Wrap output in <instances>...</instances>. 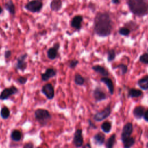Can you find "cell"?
Masks as SVG:
<instances>
[{"mask_svg":"<svg viewBox=\"0 0 148 148\" xmlns=\"http://www.w3.org/2000/svg\"><path fill=\"white\" fill-rule=\"evenodd\" d=\"M112 29V21L107 13L98 12L94 21V30L95 34L101 37H106L110 35Z\"/></svg>","mask_w":148,"mask_h":148,"instance_id":"1","label":"cell"},{"mask_svg":"<svg viewBox=\"0 0 148 148\" xmlns=\"http://www.w3.org/2000/svg\"><path fill=\"white\" fill-rule=\"evenodd\" d=\"M130 10L137 16H143L148 12V3L146 0H128Z\"/></svg>","mask_w":148,"mask_h":148,"instance_id":"2","label":"cell"},{"mask_svg":"<svg viewBox=\"0 0 148 148\" xmlns=\"http://www.w3.org/2000/svg\"><path fill=\"white\" fill-rule=\"evenodd\" d=\"M34 117L37 121L42 125H45L51 119L50 112L45 109H38L34 112Z\"/></svg>","mask_w":148,"mask_h":148,"instance_id":"3","label":"cell"},{"mask_svg":"<svg viewBox=\"0 0 148 148\" xmlns=\"http://www.w3.org/2000/svg\"><path fill=\"white\" fill-rule=\"evenodd\" d=\"M43 6L41 0H32L25 5V9L32 13H38L40 11Z\"/></svg>","mask_w":148,"mask_h":148,"instance_id":"4","label":"cell"},{"mask_svg":"<svg viewBox=\"0 0 148 148\" xmlns=\"http://www.w3.org/2000/svg\"><path fill=\"white\" fill-rule=\"evenodd\" d=\"M111 113L110 105H108L104 109L100 112H97L93 117V119L96 121H101L108 117Z\"/></svg>","mask_w":148,"mask_h":148,"instance_id":"5","label":"cell"},{"mask_svg":"<svg viewBox=\"0 0 148 148\" xmlns=\"http://www.w3.org/2000/svg\"><path fill=\"white\" fill-rule=\"evenodd\" d=\"M18 88L14 86H12L9 87L4 88L0 94V100H6L9 98V97L13 95H14L18 93Z\"/></svg>","mask_w":148,"mask_h":148,"instance_id":"6","label":"cell"},{"mask_svg":"<svg viewBox=\"0 0 148 148\" xmlns=\"http://www.w3.org/2000/svg\"><path fill=\"white\" fill-rule=\"evenodd\" d=\"M41 91L48 99H52L55 95L54 88L51 83H46L42 86Z\"/></svg>","mask_w":148,"mask_h":148,"instance_id":"7","label":"cell"},{"mask_svg":"<svg viewBox=\"0 0 148 148\" xmlns=\"http://www.w3.org/2000/svg\"><path fill=\"white\" fill-rule=\"evenodd\" d=\"M27 56H28V54L27 53H24L20 55L17 58V63L16 64V69L24 72L27 69V63L25 60L27 58Z\"/></svg>","mask_w":148,"mask_h":148,"instance_id":"8","label":"cell"},{"mask_svg":"<svg viewBox=\"0 0 148 148\" xmlns=\"http://www.w3.org/2000/svg\"><path fill=\"white\" fill-rule=\"evenodd\" d=\"M133 132V125L131 123L128 122L126 123L123 128L122 132L121 134V141H124L127 138L131 136V134Z\"/></svg>","mask_w":148,"mask_h":148,"instance_id":"9","label":"cell"},{"mask_svg":"<svg viewBox=\"0 0 148 148\" xmlns=\"http://www.w3.org/2000/svg\"><path fill=\"white\" fill-rule=\"evenodd\" d=\"M72 142L76 147H80L83 146V137L82 129H77L74 132Z\"/></svg>","mask_w":148,"mask_h":148,"instance_id":"10","label":"cell"},{"mask_svg":"<svg viewBox=\"0 0 148 148\" xmlns=\"http://www.w3.org/2000/svg\"><path fill=\"white\" fill-rule=\"evenodd\" d=\"M60 49V43L56 42L53 45L52 47L49 48L47 51V56L49 59L53 60L58 56V51Z\"/></svg>","mask_w":148,"mask_h":148,"instance_id":"11","label":"cell"},{"mask_svg":"<svg viewBox=\"0 0 148 148\" xmlns=\"http://www.w3.org/2000/svg\"><path fill=\"white\" fill-rule=\"evenodd\" d=\"M92 95L97 102L105 100L107 98L106 94L99 87H97L92 92Z\"/></svg>","mask_w":148,"mask_h":148,"instance_id":"12","label":"cell"},{"mask_svg":"<svg viewBox=\"0 0 148 148\" xmlns=\"http://www.w3.org/2000/svg\"><path fill=\"white\" fill-rule=\"evenodd\" d=\"M57 75V71L53 68H48L44 73L41 74V79L42 81L46 82L50 78L53 77Z\"/></svg>","mask_w":148,"mask_h":148,"instance_id":"13","label":"cell"},{"mask_svg":"<svg viewBox=\"0 0 148 148\" xmlns=\"http://www.w3.org/2000/svg\"><path fill=\"white\" fill-rule=\"evenodd\" d=\"M82 21L83 16L81 15H76L72 18L71 21V26L76 30H80L82 27Z\"/></svg>","mask_w":148,"mask_h":148,"instance_id":"14","label":"cell"},{"mask_svg":"<svg viewBox=\"0 0 148 148\" xmlns=\"http://www.w3.org/2000/svg\"><path fill=\"white\" fill-rule=\"evenodd\" d=\"M105 140V135L102 132H98L93 136V141L95 145H102Z\"/></svg>","mask_w":148,"mask_h":148,"instance_id":"15","label":"cell"},{"mask_svg":"<svg viewBox=\"0 0 148 148\" xmlns=\"http://www.w3.org/2000/svg\"><path fill=\"white\" fill-rule=\"evenodd\" d=\"M101 82H103L107 87L109 90V93L110 94H113L114 92V86L113 82L111 79L108 77H103L101 79Z\"/></svg>","mask_w":148,"mask_h":148,"instance_id":"16","label":"cell"},{"mask_svg":"<svg viewBox=\"0 0 148 148\" xmlns=\"http://www.w3.org/2000/svg\"><path fill=\"white\" fill-rule=\"evenodd\" d=\"M92 69L103 77H108L109 76V72L108 70L101 65H94L92 67Z\"/></svg>","mask_w":148,"mask_h":148,"instance_id":"17","label":"cell"},{"mask_svg":"<svg viewBox=\"0 0 148 148\" xmlns=\"http://www.w3.org/2000/svg\"><path fill=\"white\" fill-rule=\"evenodd\" d=\"M145 108L142 106H137L133 110V115L136 119H140L143 117Z\"/></svg>","mask_w":148,"mask_h":148,"instance_id":"18","label":"cell"},{"mask_svg":"<svg viewBox=\"0 0 148 148\" xmlns=\"http://www.w3.org/2000/svg\"><path fill=\"white\" fill-rule=\"evenodd\" d=\"M62 1L61 0H52L51 1L50 6L52 11L58 12L62 8Z\"/></svg>","mask_w":148,"mask_h":148,"instance_id":"19","label":"cell"},{"mask_svg":"<svg viewBox=\"0 0 148 148\" xmlns=\"http://www.w3.org/2000/svg\"><path fill=\"white\" fill-rule=\"evenodd\" d=\"M138 85L142 90H148V75H146L138 80Z\"/></svg>","mask_w":148,"mask_h":148,"instance_id":"20","label":"cell"},{"mask_svg":"<svg viewBox=\"0 0 148 148\" xmlns=\"http://www.w3.org/2000/svg\"><path fill=\"white\" fill-rule=\"evenodd\" d=\"M143 92L141 90L139 89H136L132 88L129 90L128 92V98H138L140 97L142 95Z\"/></svg>","mask_w":148,"mask_h":148,"instance_id":"21","label":"cell"},{"mask_svg":"<svg viewBox=\"0 0 148 148\" xmlns=\"http://www.w3.org/2000/svg\"><path fill=\"white\" fill-rule=\"evenodd\" d=\"M10 138L14 142H19L22 138V133L18 130H14L11 132Z\"/></svg>","mask_w":148,"mask_h":148,"instance_id":"22","label":"cell"},{"mask_svg":"<svg viewBox=\"0 0 148 148\" xmlns=\"http://www.w3.org/2000/svg\"><path fill=\"white\" fill-rule=\"evenodd\" d=\"M5 9L9 12L10 14L14 15L16 13L15 6L12 0H9L5 4Z\"/></svg>","mask_w":148,"mask_h":148,"instance_id":"23","label":"cell"},{"mask_svg":"<svg viewBox=\"0 0 148 148\" xmlns=\"http://www.w3.org/2000/svg\"><path fill=\"white\" fill-rule=\"evenodd\" d=\"M116 135V134H113L106 140L105 143V147L107 148H112L115 143Z\"/></svg>","mask_w":148,"mask_h":148,"instance_id":"24","label":"cell"},{"mask_svg":"<svg viewBox=\"0 0 148 148\" xmlns=\"http://www.w3.org/2000/svg\"><path fill=\"white\" fill-rule=\"evenodd\" d=\"M10 112L9 109L7 106H3L1 108L0 111V115L2 119L6 120L8 119L10 116Z\"/></svg>","mask_w":148,"mask_h":148,"instance_id":"25","label":"cell"},{"mask_svg":"<svg viewBox=\"0 0 148 148\" xmlns=\"http://www.w3.org/2000/svg\"><path fill=\"white\" fill-rule=\"evenodd\" d=\"M123 143V146L125 148H129L132 147L135 143V139L133 137L130 136L127 139L124 140L122 142Z\"/></svg>","mask_w":148,"mask_h":148,"instance_id":"26","label":"cell"},{"mask_svg":"<svg viewBox=\"0 0 148 148\" xmlns=\"http://www.w3.org/2000/svg\"><path fill=\"white\" fill-rule=\"evenodd\" d=\"M75 83L78 86H82L85 82V79L79 73H76L74 77Z\"/></svg>","mask_w":148,"mask_h":148,"instance_id":"27","label":"cell"},{"mask_svg":"<svg viewBox=\"0 0 148 148\" xmlns=\"http://www.w3.org/2000/svg\"><path fill=\"white\" fill-rule=\"evenodd\" d=\"M102 130L105 133H109L112 129V124L109 121H105L103 122L101 126Z\"/></svg>","mask_w":148,"mask_h":148,"instance_id":"28","label":"cell"},{"mask_svg":"<svg viewBox=\"0 0 148 148\" xmlns=\"http://www.w3.org/2000/svg\"><path fill=\"white\" fill-rule=\"evenodd\" d=\"M107 54H108V57H107L108 61L109 62L113 61L116 57V52H115L114 50L110 49V50H108Z\"/></svg>","mask_w":148,"mask_h":148,"instance_id":"29","label":"cell"},{"mask_svg":"<svg viewBox=\"0 0 148 148\" xmlns=\"http://www.w3.org/2000/svg\"><path fill=\"white\" fill-rule=\"evenodd\" d=\"M114 68H119V69H121V75H125L127 72V71H128V66L124 64H120L117 65V66H116L114 67Z\"/></svg>","mask_w":148,"mask_h":148,"instance_id":"30","label":"cell"},{"mask_svg":"<svg viewBox=\"0 0 148 148\" xmlns=\"http://www.w3.org/2000/svg\"><path fill=\"white\" fill-rule=\"evenodd\" d=\"M119 33L122 36H128L130 33V30L127 27H121L119 28Z\"/></svg>","mask_w":148,"mask_h":148,"instance_id":"31","label":"cell"},{"mask_svg":"<svg viewBox=\"0 0 148 148\" xmlns=\"http://www.w3.org/2000/svg\"><path fill=\"white\" fill-rule=\"evenodd\" d=\"M139 61L145 64H148V54L143 53L139 57Z\"/></svg>","mask_w":148,"mask_h":148,"instance_id":"32","label":"cell"},{"mask_svg":"<svg viewBox=\"0 0 148 148\" xmlns=\"http://www.w3.org/2000/svg\"><path fill=\"white\" fill-rule=\"evenodd\" d=\"M79 61L77 60H75V59H74V60H72L70 62H69V67L70 68H72V69H73V68H75L77 65V64H79Z\"/></svg>","mask_w":148,"mask_h":148,"instance_id":"33","label":"cell"},{"mask_svg":"<svg viewBox=\"0 0 148 148\" xmlns=\"http://www.w3.org/2000/svg\"><path fill=\"white\" fill-rule=\"evenodd\" d=\"M27 78L25 77H23V76H19L17 79V82L20 84H25L27 82Z\"/></svg>","mask_w":148,"mask_h":148,"instance_id":"34","label":"cell"},{"mask_svg":"<svg viewBox=\"0 0 148 148\" xmlns=\"http://www.w3.org/2000/svg\"><path fill=\"white\" fill-rule=\"evenodd\" d=\"M11 56H12V51H11V50H8L5 51V54H4V56H5V58L6 59L9 58L11 57Z\"/></svg>","mask_w":148,"mask_h":148,"instance_id":"35","label":"cell"},{"mask_svg":"<svg viewBox=\"0 0 148 148\" xmlns=\"http://www.w3.org/2000/svg\"><path fill=\"white\" fill-rule=\"evenodd\" d=\"M34 147V144L32 142H28L26 143L24 146L23 148H32Z\"/></svg>","mask_w":148,"mask_h":148,"instance_id":"36","label":"cell"},{"mask_svg":"<svg viewBox=\"0 0 148 148\" xmlns=\"http://www.w3.org/2000/svg\"><path fill=\"white\" fill-rule=\"evenodd\" d=\"M143 118L146 121L148 122V109L145 112V113L143 114Z\"/></svg>","mask_w":148,"mask_h":148,"instance_id":"37","label":"cell"},{"mask_svg":"<svg viewBox=\"0 0 148 148\" xmlns=\"http://www.w3.org/2000/svg\"><path fill=\"white\" fill-rule=\"evenodd\" d=\"M88 124H89L90 127H92V128H94V129H96V128H97V127L95 125V124H94V123H92L91 122V121L90 120H88Z\"/></svg>","mask_w":148,"mask_h":148,"instance_id":"38","label":"cell"},{"mask_svg":"<svg viewBox=\"0 0 148 148\" xmlns=\"http://www.w3.org/2000/svg\"><path fill=\"white\" fill-rule=\"evenodd\" d=\"M112 1L114 4H118L120 2V0H112Z\"/></svg>","mask_w":148,"mask_h":148,"instance_id":"39","label":"cell"},{"mask_svg":"<svg viewBox=\"0 0 148 148\" xmlns=\"http://www.w3.org/2000/svg\"><path fill=\"white\" fill-rule=\"evenodd\" d=\"M82 147H91V146L90 145V144L89 143H86V145H84V146H83Z\"/></svg>","mask_w":148,"mask_h":148,"instance_id":"40","label":"cell"},{"mask_svg":"<svg viewBox=\"0 0 148 148\" xmlns=\"http://www.w3.org/2000/svg\"><path fill=\"white\" fill-rule=\"evenodd\" d=\"M2 12H3V9H2V8L0 6V14L2 13Z\"/></svg>","mask_w":148,"mask_h":148,"instance_id":"41","label":"cell"},{"mask_svg":"<svg viewBox=\"0 0 148 148\" xmlns=\"http://www.w3.org/2000/svg\"><path fill=\"white\" fill-rule=\"evenodd\" d=\"M146 147H148V143H147V144H146Z\"/></svg>","mask_w":148,"mask_h":148,"instance_id":"42","label":"cell"},{"mask_svg":"<svg viewBox=\"0 0 148 148\" xmlns=\"http://www.w3.org/2000/svg\"><path fill=\"white\" fill-rule=\"evenodd\" d=\"M147 51H148V49H147Z\"/></svg>","mask_w":148,"mask_h":148,"instance_id":"43","label":"cell"}]
</instances>
